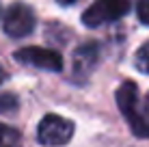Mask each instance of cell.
<instances>
[{
    "mask_svg": "<svg viewBox=\"0 0 149 147\" xmlns=\"http://www.w3.org/2000/svg\"><path fill=\"white\" fill-rule=\"evenodd\" d=\"M127 11H130L127 0H95L82 13V24L89 28H97V26L115 22V20H121Z\"/></svg>",
    "mask_w": 149,
    "mask_h": 147,
    "instance_id": "2",
    "label": "cell"
},
{
    "mask_svg": "<svg viewBox=\"0 0 149 147\" xmlns=\"http://www.w3.org/2000/svg\"><path fill=\"white\" fill-rule=\"evenodd\" d=\"M35 22H37V17H35V11L28 7V4L24 2H15L9 7V11L4 13V22H2V28L4 33L9 35V37H26V35L33 33L35 28Z\"/></svg>",
    "mask_w": 149,
    "mask_h": 147,
    "instance_id": "4",
    "label": "cell"
},
{
    "mask_svg": "<svg viewBox=\"0 0 149 147\" xmlns=\"http://www.w3.org/2000/svg\"><path fill=\"white\" fill-rule=\"evenodd\" d=\"M0 147H19V132L9 125H0Z\"/></svg>",
    "mask_w": 149,
    "mask_h": 147,
    "instance_id": "6",
    "label": "cell"
},
{
    "mask_svg": "<svg viewBox=\"0 0 149 147\" xmlns=\"http://www.w3.org/2000/svg\"><path fill=\"white\" fill-rule=\"evenodd\" d=\"M15 59L24 65H33V67L48 69V72H61L63 69V56L48 48H37V45L22 48L15 52Z\"/></svg>",
    "mask_w": 149,
    "mask_h": 147,
    "instance_id": "5",
    "label": "cell"
},
{
    "mask_svg": "<svg viewBox=\"0 0 149 147\" xmlns=\"http://www.w3.org/2000/svg\"><path fill=\"white\" fill-rule=\"evenodd\" d=\"M136 15L145 26H149V0H138L136 4Z\"/></svg>",
    "mask_w": 149,
    "mask_h": 147,
    "instance_id": "8",
    "label": "cell"
},
{
    "mask_svg": "<svg viewBox=\"0 0 149 147\" xmlns=\"http://www.w3.org/2000/svg\"><path fill=\"white\" fill-rule=\"evenodd\" d=\"M58 4H74V2H78V0H56Z\"/></svg>",
    "mask_w": 149,
    "mask_h": 147,
    "instance_id": "9",
    "label": "cell"
},
{
    "mask_svg": "<svg viewBox=\"0 0 149 147\" xmlns=\"http://www.w3.org/2000/svg\"><path fill=\"white\" fill-rule=\"evenodd\" d=\"M134 63H136V69L143 74H149V41L143 43L141 48L136 50L134 54Z\"/></svg>",
    "mask_w": 149,
    "mask_h": 147,
    "instance_id": "7",
    "label": "cell"
},
{
    "mask_svg": "<svg viewBox=\"0 0 149 147\" xmlns=\"http://www.w3.org/2000/svg\"><path fill=\"white\" fill-rule=\"evenodd\" d=\"M117 104H119L123 117L127 119L132 132L141 139H149V117L138 106V89L134 82H123L117 89Z\"/></svg>",
    "mask_w": 149,
    "mask_h": 147,
    "instance_id": "1",
    "label": "cell"
},
{
    "mask_svg": "<svg viewBox=\"0 0 149 147\" xmlns=\"http://www.w3.org/2000/svg\"><path fill=\"white\" fill-rule=\"evenodd\" d=\"M74 136V123L58 115H45L37 128V139L45 147H61Z\"/></svg>",
    "mask_w": 149,
    "mask_h": 147,
    "instance_id": "3",
    "label": "cell"
},
{
    "mask_svg": "<svg viewBox=\"0 0 149 147\" xmlns=\"http://www.w3.org/2000/svg\"><path fill=\"white\" fill-rule=\"evenodd\" d=\"M145 113H147V117H149V98H147V110H145Z\"/></svg>",
    "mask_w": 149,
    "mask_h": 147,
    "instance_id": "10",
    "label": "cell"
}]
</instances>
